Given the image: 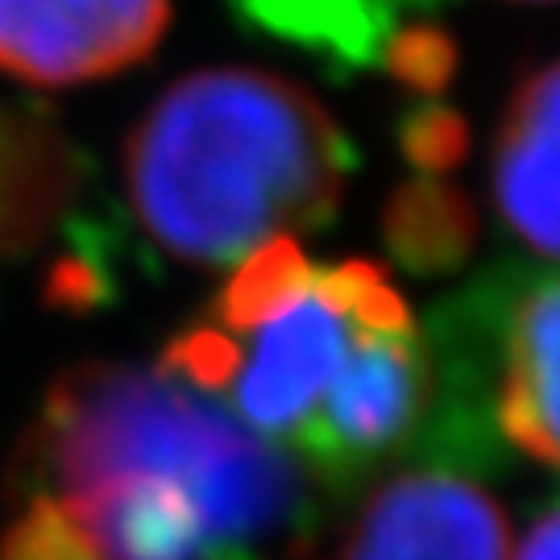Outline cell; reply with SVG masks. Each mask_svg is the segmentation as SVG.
Here are the masks:
<instances>
[{
  "label": "cell",
  "mask_w": 560,
  "mask_h": 560,
  "mask_svg": "<svg viewBox=\"0 0 560 560\" xmlns=\"http://www.w3.org/2000/svg\"><path fill=\"white\" fill-rule=\"evenodd\" d=\"M0 560H108L75 515L50 494H25L13 523L0 536Z\"/></svg>",
  "instance_id": "obj_9"
},
{
  "label": "cell",
  "mask_w": 560,
  "mask_h": 560,
  "mask_svg": "<svg viewBox=\"0 0 560 560\" xmlns=\"http://www.w3.org/2000/svg\"><path fill=\"white\" fill-rule=\"evenodd\" d=\"M494 203L515 237L560 258V59L515 88L494 138Z\"/></svg>",
  "instance_id": "obj_5"
},
{
  "label": "cell",
  "mask_w": 560,
  "mask_h": 560,
  "mask_svg": "<svg viewBox=\"0 0 560 560\" xmlns=\"http://www.w3.org/2000/svg\"><path fill=\"white\" fill-rule=\"evenodd\" d=\"M291 560H511V532L478 481L416 469L370 490L337 548H300Z\"/></svg>",
  "instance_id": "obj_3"
},
{
  "label": "cell",
  "mask_w": 560,
  "mask_h": 560,
  "mask_svg": "<svg viewBox=\"0 0 560 560\" xmlns=\"http://www.w3.org/2000/svg\"><path fill=\"white\" fill-rule=\"evenodd\" d=\"M80 196V150L42 113L0 104V258L46 245Z\"/></svg>",
  "instance_id": "obj_7"
},
{
  "label": "cell",
  "mask_w": 560,
  "mask_h": 560,
  "mask_svg": "<svg viewBox=\"0 0 560 560\" xmlns=\"http://www.w3.org/2000/svg\"><path fill=\"white\" fill-rule=\"evenodd\" d=\"M511 560H560V502L532 523V532L520 540Z\"/></svg>",
  "instance_id": "obj_11"
},
{
  "label": "cell",
  "mask_w": 560,
  "mask_h": 560,
  "mask_svg": "<svg viewBox=\"0 0 560 560\" xmlns=\"http://www.w3.org/2000/svg\"><path fill=\"white\" fill-rule=\"evenodd\" d=\"M474 237L478 212L448 183H407L386 208V241L416 270L457 266L474 249Z\"/></svg>",
  "instance_id": "obj_8"
},
{
  "label": "cell",
  "mask_w": 560,
  "mask_h": 560,
  "mask_svg": "<svg viewBox=\"0 0 560 560\" xmlns=\"http://www.w3.org/2000/svg\"><path fill=\"white\" fill-rule=\"evenodd\" d=\"M349 183V141L300 83L258 67H203L145 108L125 187L150 241L191 266H237L320 229Z\"/></svg>",
  "instance_id": "obj_2"
},
{
  "label": "cell",
  "mask_w": 560,
  "mask_h": 560,
  "mask_svg": "<svg viewBox=\"0 0 560 560\" xmlns=\"http://www.w3.org/2000/svg\"><path fill=\"white\" fill-rule=\"evenodd\" d=\"M407 159L423 171H444L465 154V125L444 108H428L407 125Z\"/></svg>",
  "instance_id": "obj_10"
},
{
  "label": "cell",
  "mask_w": 560,
  "mask_h": 560,
  "mask_svg": "<svg viewBox=\"0 0 560 560\" xmlns=\"http://www.w3.org/2000/svg\"><path fill=\"white\" fill-rule=\"evenodd\" d=\"M494 416L523 457L560 474V279L536 282L506 312Z\"/></svg>",
  "instance_id": "obj_6"
},
{
  "label": "cell",
  "mask_w": 560,
  "mask_h": 560,
  "mask_svg": "<svg viewBox=\"0 0 560 560\" xmlns=\"http://www.w3.org/2000/svg\"><path fill=\"white\" fill-rule=\"evenodd\" d=\"M171 0H0V71L30 88H75L141 62Z\"/></svg>",
  "instance_id": "obj_4"
},
{
  "label": "cell",
  "mask_w": 560,
  "mask_h": 560,
  "mask_svg": "<svg viewBox=\"0 0 560 560\" xmlns=\"http://www.w3.org/2000/svg\"><path fill=\"white\" fill-rule=\"evenodd\" d=\"M25 494L62 502L108 560L295 557L303 474L171 370L88 361L42 402Z\"/></svg>",
  "instance_id": "obj_1"
}]
</instances>
